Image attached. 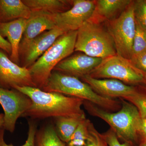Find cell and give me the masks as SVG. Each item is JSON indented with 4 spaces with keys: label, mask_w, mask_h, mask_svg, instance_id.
<instances>
[{
    "label": "cell",
    "mask_w": 146,
    "mask_h": 146,
    "mask_svg": "<svg viewBox=\"0 0 146 146\" xmlns=\"http://www.w3.org/2000/svg\"><path fill=\"white\" fill-rule=\"evenodd\" d=\"M64 33L61 30L56 27L42 33L33 39L20 56V58L22 56L23 57V67L28 68L33 65Z\"/></svg>",
    "instance_id": "obj_12"
},
{
    "label": "cell",
    "mask_w": 146,
    "mask_h": 146,
    "mask_svg": "<svg viewBox=\"0 0 146 146\" xmlns=\"http://www.w3.org/2000/svg\"><path fill=\"white\" fill-rule=\"evenodd\" d=\"M24 86L36 87L28 68L14 63L7 53L0 49V87L11 89Z\"/></svg>",
    "instance_id": "obj_10"
},
{
    "label": "cell",
    "mask_w": 146,
    "mask_h": 146,
    "mask_svg": "<svg viewBox=\"0 0 146 146\" xmlns=\"http://www.w3.org/2000/svg\"><path fill=\"white\" fill-rule=\"evenodd\" d=\"M4 115L3 113L0 114V129L3 127L4 123Z\"/></svg>",
    "instance_id": "obj_31"
},
{
    "label": "cell",
    "mask_w": 146,
    "mask_h": 146,
    "mask_svg": "<svg viewBox=\"0 0 146 146\" xmlns=\"http://www.w3.org/2000/svg\"><path fill=\"white\" fill-rule=\"evenodd\" d=\"M0 49L3 50L10 56L11 53V47L7 40L0 35Z\"/></svg>",
    "instance_id": "obj_30"
},
{
    "label": "cell",
    "mask_w": 146,
    "mask_h": 146,
    "mask_svg": "<svg viewBox=\"0 0 146 146\" xmlns=\"http://www.w3.org/2000/svg\"><path fill=\"white\" fill-rule=\"evenodd\" d=\"M36 146H66L58 136L54 125L48 124L36 133Z\"/></svg>",
    "instance_id": "obj_20"
},
{
    "label": "cell",
    "mask_w": 146,
    "mask_h": 146,
    "mask_svg": "<svg viewBox=\"0 0 146 146\" xmlns=\"http://www.w3.org/2000/svg\"><path fill=\"white\" fill-rule=\"evenodd\" d=\"M89 135L85 146H109L102 134L97 130L91 121L89 124Z\"/></svg>",
    "instance_id": "obj_24"
},
{
    "label": "cell",
    "mask_w": 146,
    "mask_h": 146,
    "mask_svg": "<svg viewBox=\"0 0 146 146\" xmlns=\"http://www.w3.org/2000/svg\"><path fill=\"white\" fill-rule=\"evenodd\" d=\"M31 104L30 99L17 89L0 87V104L4 112L3 127L5 130L14 132L18 118L23 116Z\"/></svg>",
    "instance_id": "obj_8"
},
{
    "label": "cell",
    "mask_w": 146,
    "mask_h": 146,
    "mask_svg": "<svg viewBox=\"0 0 146 146\" xmlns=\"http://www.w3.org/2000/svg\"><path fill=\"white\" fill-rule=\"evenodd\" d=\"M32 11L23 1L0 0V23L19 19H28Z\"/></svg>",
    "instance_id": "obj_17"
},
{
    "label": "cell",
    "mask_w": 146,
    "mask_h": 146,
    "mask_svg": "<svg viewBox=\"0 0 146 146\" xmlns=\"http://www.w3.org/2000/svg\"><path fill=\"white\" fill-rule=\"evenodd\" d=\"M102 135L109 146H134L133 144L129 142L120 143L116 133L111 128L102 133Z\"/></svg>",
    "instance_id": "obj_27"
},
{
    "label": "cell",
    "mask_w": 146,
    "mask_h": 146,
    "mask_svg": "<svg viewBox=\"0 0 146 146\" xmlns=\"http://www.w3.org/2000/svg\"><path fill=\"white\" fill-rule=\"evenodd\" d=\"M90 19L77 30L75 51L103 59L117 54L114 40L108 27Z\"/></svg>",
    "instance_id": "obj_4"
},
{
    "label": "cell",
    "mask_w": 146,
    "mask_h": 146,
    "mask_svg": "<svg viewBox=\"0 0 146 146\" xmlns=\"http://www.w3.org/2000/svg\"><path fill=\"white\" fill-rule=\"evenodd\" d=\"M30 99L32 104L22 117L43 119L74 116L85 113L83 100L60 93L46 92L35 87L15 88Z\"/></svg>",
    "instance_id": "obj_1"
},
{
    "label": "cell",
    "mask_w": 146,
    "mask_h": 146,
    "mask_svg": "<svg viewBox=\"0 0 146 146\" xmlns=\"http://www.w3.org/2000/svg\"><path fill=\"white\" fill-rule=\"evenodd\" d=\"M137 146H146V142L145 143H141Z\"/></svg>",
    "instance_id": "obj_32"
},
{
    "label": "cell",
    "mask_w": 146,
    "mask_h": 146,
    "mask_svg": "<svg viewBox=\"0 0 146 146\" xmlns=\"http://www.w3.org/2000/svg\"><path fill=\"white\" fill-rule=\"evenodd\" d=\"M90 120L85 119L71 136L66 146H85L89 135V124Z\"/></svg>",
    "instance_id": "obj_21"
},
{
    "label": "cell",
    "mask_w": 146,
    "mask_h": 146,
    "mask_svg": "<svg viewBox=\"0 0 146 146\" xmlns=\"http://www.w3.org/2000/svg\"><path fill=\"white\" fill-rule=\"evenodd\" d=\"M85 119V113L54 118L55 129L60 140L65 143H68L79 125Z\"/></svg>",
    "instance_id": "obj_18"
},
{
    "label": "cell",
    "mask_w": 146,
    "mask_h": 146,
    "mask_svg": "<svg viewBox=\"0 0 146 146\" xmlns=\"http://www.w3.org/2000/svg\"><path fill=\"white\" fill-rule=\"evenodd\" d=\"M145 84H146V73H145Z\"/></svg>",
    "instance_id": "obj_33"
},
{
    "label": "cell",
    "mask_w": 146,
    "mask_h": 146,
    "mask_svg": "<svg viewBox=\"0 0 146 146\" xmlns=\"http://www.w3.org/2000/svg\"><path fill=\"white\" fill-rule=\"evenodd\" d=\"M86 82L99 95L110 99H124L136 94L138 89L121 81L114 79H98L91 77L89 75L80 78Z\"/></svg>",
    "instance_id": "obj_11"
},
{
    "label": "cell",
    "mask_w": 146,
    "mask_h": 146,
    "mask_svg": "<svg viewBox=\"0 0 146 146\" xmlns=\"http://www.w3.org/2000/svg\"><path fill=\"white\" fill-rule=\"evenodd\" d=\"M95 5V1H72V8L65 12L54 14L56 27L64 33L77 31L84 23L92 18Z\"/></svg>",
    "instance_id": "obj_9"
},
{
    "label": "cell",
    "mask_w": 146,
    "mask_h": 146,
    "mask_svg": "<svg viewBox=\"0 0 146 146\" xmlns=\"http://www.w3.org/2000/svg\"><path fill=\"white\" fill-rule=\"evenodd\" d=\"M107 27L114 40L117 54L130 60L136 32L133 1L118 17L108 21Z\"/></svg>",
    "instance_id": "obj_7"
},
{
    "label": "cell",
    "mask_w": 146,
    "mask_h": 146,
    "mask_svg": "<svg viewBox=\"0 0 146 146\" xmlns=\"http://www.w3.org/2000/svg\"><path fill=\"white\" fill-rule=\"evenodd\" d=\"M42 90L78 98L89 102L105 110L116 112L121 107V101L102 96L78 78L53 71Z\"/></svg>",
    "instance_id": "obj_3"
},
{
    "label": "cell",
    "mask_w": 146,
    "mask_h": 146,
    "mask_svg": "<svg viewBox=\"0 0 146 146\" xmlns=\"http://www.w3.org/2000/svg\"><path fill=\"white\" fill-rule=\"evenodd\" d=\"M130 60L137 69L146 73V51L132 58Z\"/></svg>",
    "instance_id": "obj_28"
},
{
    "label": "cell",
    "mask_w": 146,
    "mask_h": 146,
    "mask_svg": "<svg viewBox=\"0 0 146 146\" xmlns=\"http://www.w3.org/2000/svg\"><path fill=\"white\" fill-rule=\"evenodd\" d=\"M123 100L135 106L140 114L146 115V92L138 90L134 95Z\"/></svg>",
    "instance_id": "obj_25"
},
{
    "label": "cell",
    "mask_w": 146,
    "mask_h": 146,
    "mask_svg": "<svg viewBox=\"0 0 146 146\" xmlns=\"http://www.w3.org/2000/svg\"><path fill=\"white\" fill-rule=\"evenodd\" d=\"M54 14L42 11H32L31 16L27 20L20 46V56L33 39L47 31L56 28Z\"/></svg>",
    "instance_id": "obj_13"
},
{
    "label": "cell",
    "mask_w": 146,
    "mask_h": 146,
    "mask_svg": "<svg viewBox=\"0 0 146 146\" xmlns=\"http://www.w3.org/2000/svg\"><path fill=\"white\" fill-rule=\"evenodd\" d=\"M4 129H0V146H14L12 144H8L6 143L4 139ZM37 133V125L36 123L33 121L29 122L28 133L26 141L21 146H35V138Z\"/></svg>",
    "instance_id": "obj_23"
},
{
    "label": "cell",
    "mask_w": 146,
    "mask_h": 146,
    "mask_svg": "<svg viewBox=\"0 0 146 146\" xmlns=\"http://www.w3.org/2000/svg\"><path fill=\"white\" fill-rule=\"evenodd\" d=\"M77 35V31L65 33L28 68L33 81L37 88L42 89L55 67L74 52Z\"/></svg>",
    "instance_id": "obj_5"
},
{
    "label": "cell",
    "mask_w": 146,
    "mask_h": 146,
    "mask_svg": "<svg viewBox=\"0 0 146 146\" xmlns=\"http://www.w3.org/2000/svg\"><path fill=\"white\" fill-rule=\"evenodd\" d=\"M32 11H42L52 14L62 13L69 9L72 1L64 0H23Z\"/></svg>",
    "instance_id": "obj_19"
},
{
    "label": "cell",
    "mask_w": 146,
    "mask_h": 146,
    "mask_svg": "<svg viewBox=\"0 0 146 146\" xmlns=\"http://www.w3.org/2000/svg\"><path fill=\"white\" fill-rule=\"evenodd\" d=\"M131 0L95 1V9L91 19L100 23L118 17L131 3Z\"/></svg>",
    "instance_id": "obj_16"
},
{
    "label": "cell",
    "mask_w": 146,
    "mask_h": 146,
    "mask_svg": "<svg viewBox=\"0 0 146 146\" xmlns=\"http://www.w3.org/2000/svg\"><path fill=\"white\" fill-rule=\"evenodd\" d=\"M89 75L98 79L117 80L126 84H145V73L135 67L130 60L117 54L102 59Z\"/></svg>",
    "instance_id": "obj_6"
},
{
    "label": "cell",
    "mask_w": 146,
    "mask_h": 146,
    "mask_svg": "<svg viewBox=\"0 0 146 146\" xmlns=\"http://www.w3.org/2000/svg\"><path fill=\"white\" fill-rule=\"evenodd\" d=\"M121 107L116 112H109L96 105L84 101L83 106L90 115L102 119L109 125L119 141L131 143L133 146L140 143L138 129L141 115L132 104L119 99Z\"/></svg>",
    "instance_id": "obj_2"
},
{
    "label": "cell",
    "mask_w": 146,
    "mask_h": 146,
    "mask_svg": "<svg viewBox=\"0 0 146 146\" xmlns=\"http://www.w3.org/2000/svg\"><path fill=\"white\" fill-rule=\"evenodd\" d=\"M102 59L91 57L83 53L74 54L67 57L58 63L53 71L81 78L89 75L95 69Z\"/></svg>",
    "instance_id": "obj_14"
},
{
    "label": "cell",
    "mask_w": 146,
    "mask_h": 146,
    "mask_svg": "<svg viewBox=\"0 0 146 146\" xmlns=\"http://www.w3.org/2000/svg\"><path fill=\"white\" fill-rule=\"evenodd\" d=\"M145 51H146V31L136 20V32L131 59Z\"/></svg>",
    "instance_id": "obj_22"
},
{
    "label": "cell",
    "mask_w": 146,
    "mask_h": 146,
    "mask_svg": "<svg viewBox=\"0 0 146 146\" xmlns=\"http://www.w3.org/2000/svg\"><path fill=\"white\" fill-rule=\"evenodd\" d=\"M140 115L141 120L138 129V133L141 143L146 142V115L142 114H140Z\"/></svg>",
    "instance_id": "obj_29"
},
{
    "label": "cell",
    "mask_w": 146,
    "mask_h": 146,
    "mask_svg": "<svg viewBox=\"0 0 146 146\" xmlns=\"http://www.w3.org/2000/svg\"><path fill=\"white\" fill-rule=\"evenodd\" d=\"M135 19L146 31V0L133 1Z\"/></svg>",
    "instance_id": "obj_26"
},
{
    "label": "cell",
    "mask_w": 146,
    "mask_h": 146,
    "mask_svg": "<svg viewBox=\"0 0 146 146\" xmlns=\"http://www.w3.org/2000/svg\"><path fill=\"white\" fill-rule=\"evenodd\" d=\"M28 19H19L7 23H0V35L7 38L11 47L9 58L16 64H19L20 57L19 46Z\"/></svg>",
    "instance_id": "obj_15"
}]
</instances>
